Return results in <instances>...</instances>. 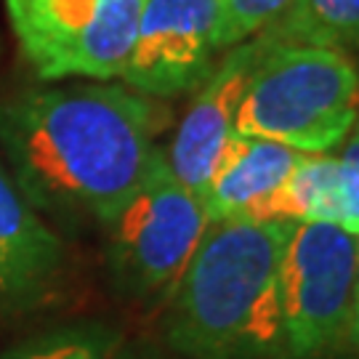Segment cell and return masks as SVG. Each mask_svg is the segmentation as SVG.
<instances>
[{
  "mask_svg": "<svg viewBox=\"0 0 359 359\" xmlns=\"http://www.w3.org/2000/svg\"><path fill=\"white\" fill-rule=\"evenodd\" d=\"M165 107L123 86L29 90L0 104V147L35 210L107 224L165 160Z\"/></svg>",
  "mask_w": 359,
  "mask_h": 359,
  "instance_id": "1",
  "label": "cell"
},
{
  "mask_svg": "<svg viewBox=\"0 0 359 359\" xmlns=\"http://www.w3.org/2000/svg\"><path fill=\"white\" fill-rule=\"evenodd\" d=\"M293 221L208 224L170 293L168 346L187 359H285L280 261Z\"/></svg>",
  "mask_w": 359,
  "mask_h": 359,
  "instance_id": "2",
  "label": "cell"
},
{
  "mask_svg": "<svg viewBox=\"0 0 359 359\" xmlns=\"http://www.w3.org/2000/svg\"><path fill=\"white\" fill-rule=\"evenodd\" d=\"M357 117L359 72L346 53L261 40L234 133L320 154L344 142Z\"/></svg>",
  "mask_w": 359,
  "mask_h": 359,
  "instance_id": "3",
  "label": "cell"
},
{
  "mask_svg": "<svg viewBox=\"0 0 359 359\" xmlns=\"http://www.w3.org/2000/svg\"><path fill=\"white\" fill-rule=\"evenodd\" d=\"M208 224L203 200L163 160L107 221L109 266L120 287L136 298L170 295Z\"/></svg>",
  "mask_w": 359,
  "mask_h": 359,
  "instance_id": "4",
  "label": "cell"
},
{
  "mask_svg": "<svg viewBox=\"0 0 359 359\" xmlns=\"http://www.w3.org/2000/svg\"><path fill=\"white\" fill-rule=\"evenodd\" d=\"M144 0H6L13 35L43 80L120 77Z\"/></svg>",
  "mask_w": 359,
  "mask_h": 359,
  "instance_id": "5",
  "label": "cell"
},
{
  "mask_svg": "<svg viewBox=\"0 0 359 359\" xmlns=\"http://www.w3.org/2000/svg\"><path fill=\"white\" fill-rule=\"evenodd\" d=\"M357 277V234L298 221L280 261L285 359H311L346 344Z\"/></svg>",
  "mask_w": 359,
  "mask_h": 359,
  "instance_id": "6",
  "label": "cell"
},
{
  "mask_svg": "<svg viewBox=\"0 0 359 359\" xmlns=\"http://www.w3.org/2000/svg\"><path fill=\"white\" fill-rule=\"evenodd\" d=\"M218 0H144L123 83L168 99L203 86L218 51Z\"/></svg>",
  "mask_w": 359,
  "mask_h": 359,
  "instance_id": "7",
  "label": "cell"
},
{
  "mask_svg": "<svg viewBox=\"0 0 359 359\" xmlns=\"http://www.w3.org/2000/svg\"><path fill=\"white\" fill-rule=\"evenodd\" d=\"M261 56V40L240 43L234 51L203 80L192 107L176 128L170 152L165 154L173 176L200 200L213 176L224 144L234 133L237 109L243 102L248 77Z\"/></svg>",
  "mask_w": 359,
  "mask_h": 359,
  "instance_id": "8",
  "label": "cell"
},
{
  "mask_svg": "<svg viewBox=\"0 0 359 359\" xmlns=\"http://www.w3.org/2000/svg\"><path fill=\"white\" fill-rule=\"evenodd\" d=\"M304 154L285 144L231 133L203 192L208 221L256 218Z\"/></svg>",
  "mask_w": 359,
  "mask_h": 359,
  "instance_id": "9",
  "label": "cell"
},
{
  "mask_svg": "<svg viewBox=\"0 0 359 359\" xmlns=\"http://www.w3.org/2000/svg\"><path fill=\"white\" fill-rule=\"evenodd\" d=\"M62 264V243L0 160V301L38 290Z\"/></svg>",
  "mask_w": 359,
  "mask_h": 359,
  "instance_id": "10",
  "label": "cell"
},
{
  "mask_svg": "<svg viewBox=\"0 0 359 359\" xmlns=\"http://www.w3.org/2000/svg\"><path fill=\"white\" fill-rule=\"evenodd\" d=\"M253 221H320L341 226V179L338 157L304 154L277 194Z\"/></svg>",
  "mask_w": 359,
  "mask_h": 359,
  "instance_id": "11",
  "label": "cell"
},
{
  "mask_svg": "<svg viewBox=\"0 0 359 359\" xmlns=\"http://www.w3.org/2000/svg\"><path fill=\"white\" fill-rule=\"evenodd\" d=\"M266 46L344 48L359 43V0H293V6L261 32Z\"/></svg>",
  "mask_w": 359,
  "mask_h": 359,
  "instance_id": "12",
  "label": "cell"
},
{
  "mask_svg": "<svg viewBox=\"0 0 359 359\" xmlns=\"http://www.w3.org/2000/svg\"><path fill=\"white\" fill-rule=\"evenodd\" d=\"M0 359H130L123 338L99 325L59 327L13 346Z\"/></svg>",
  "mask_w": 359,
  "mask_h": 359,
  "instance_id": "13",
  "label": "cell"
},
{
  "mask_svg": "<svg viewBox=\"0 0 359 359\" xmlns=\"http://www.w3.org/2000/svg\"><path fill=\"white\" fill-rule=\"evenodd\" d=\"M218 48H234L269 29L293 0H218Z\"/></svg>",
  "mask_w": 359,
  "mask_h": 359,
  "instance_id": "14",
  "label": "cell"
},
{
  "mask_svg": "<svg viewBox=\"0 0 359 359\" xmlns=\"http://www.w3.org/2000/svg\"><path fill=\"white\" fill-rule=\"evenodd\" d=\"M341 179V229L359 237V117L348 130V142L338 157Z\"/></svg>",
  "mask_w": 359,
  "mask_h": 359,
  "instance_id": "15",
  "label": "cell"
},
{
  "mask_svg": "<svg viewBox=\"0 0 359 359\" xmlns=\"http://www.w3.org/2000/svg\"><path fill=\"white\" fill-rule=\"evenodd\" d=\"M346 344L359 348V237H357V277H354V298H351V320H348Z\"/></svg>",
  "mask_w": 359,
  "mask_h": 359,
  "instance_id": "16",
  "label": "cell"
},
{
  "mask_svg": "<svg viewBox=\"0 0 359 359\" xmlns=\"http://www.w3.org/2000/svg\"><path fill=\"white\" fill-rule=\"evenodd\" d=\"M0 304H3V301H0Z\"/></svg>",
  "mask_w": 359,
  "mask_h": 359,
  "instance_id": "17",
  "label": "cell"
}]
</instances>
